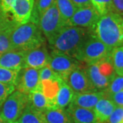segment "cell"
Instances as JSON below:
<instances>
[{"instance_id": "cell-1", "label": "cell", "mask_w": 123, "mask_h": 123, "mask_svg": "<svg viewBox=\"0 0 123 123\" xmlns=\"http://www.w3.org/2000/svg\"><path fill=\"white\" fill-rule=\"evenodd\" d=\"M92 36L90 28L65 26L49 45L53 51L64 53L74 58L80 49Z\"/></svg>"}, {"instance_id": "cell-2", "label": "cell", "mask_w": 123, "mask_h": 123, "mask_svg": "<svg viewBox=\"0 0 123 123\" xmlns=\"http://www.w3.org/2000/svg\"><path fill=\"white\" fill-rule=\"evenodd\" d=\"M123 16L110 12L101 16L92 28L93 36L111 49L123 46Z\"/></svg>"}, {"instance_id": "cell-3", "label": "cell", "mask_w": 123, "mask_h": 123, "mask_svg": "<svg viewBox=\"0 0 123 123\" xmlns=\"http://www.w3.org/2000/svg\"><path fill=\"white\" fill-rule=\"evenodd\" d=\"M10 39L13 50L25 52L44 44L43 34L34 23L17 24L12 31Z\"/></svg>"}, {"instance_id": "cell-4", "label": "cell", "mask_w": 123, "mask_h": 123, "mask_svg": "<svg viewBox=\"0 0 123 123\" xmlns=\"http://www.w3.org/2000/svg\"><path fill=\"white\" fill-rule=\"evenodd\" d=\"M84 70L92 85L97 90L103 91L116 75L110 57H106L96 63L86 64Z\"/></svg>"}, {"instance_id": "cell-5", "label": "cell", "mask_w": 123, "mask_h": 123, "mask_svg": "<svg viewBox=\"0 0 123 123\" xmlns=\"http://www.w3.org/2000/svg\"><path fill=\"white\" fill-rule=\"evenodd\" d=\"M29 102V94L14 90L0 107V116L4 123L16 121L22 114Z\"/></svg>"}, {"instance_id": "cell-6", "label": "cell", "mask_w": 123, "mask_h": 123, "mask_svg": "<svg viewBox=\"0 0 123 123\" xmlns=\"http://www.w3.org/2000/svg\"><path fill=\"white\" fill-rule=\"evenodd\" d=\"M111 51L112 49L93 36L80 49L74 58L86 64H90L110 57Z\"/></svg>"}, {"instance_id": "cell-7", "label": "cell", "mask_w": 123, "mask_h": 123, "mask_svg": "<svg viewBox=\"0 0 123 123\" xmlns=\"http://www.w3.org/2000/svg\"><path fill=\"white\" fill-rule=\"evenodd\" d=\"M38 27L43 34L51 44L64 27L55 1L39 17Z\"/></svg>"}, {"instance_id": "cell-8", "label": "cell", "mask_w": 123, "mask_h": 123, "mask_svg": "<svg viewBox=\"0 0 123 123\" xmlns=\"http://www.w3.org/2000/svg\"><path fill=\"white\" fill-rule=\"evenodd\" d=\"M82 62L66 54L52 51L48 65L63 81L75 68L81 67Z\"/></svg>"}, {"instance_id": "cell-9", "label": "cell", "mask_w": 123, "mask_h": 123, "mask_svg": "<svg viewBox=\"0 0 123 123\" xmlns=\"http://www.w3.org/2000/svg\"><path fill=\"white\" fill-rule=\"evenodd\" d=\"M39 70L30 67L22 68L18 73L15 89L26 94L36 90H42Z\"/></svg>"}, {"instance_id": "cell-10", "label": "cell", "mask_w": 123, "mask_h": 123, "mask_svg": "<svg viewBox=\"0 0 123 123\" xmlns=\"http://www.w3.org/2000/svg\"><path fill=\"white\" fill-rule=\"evenodd\" d=\"M99 14L92 6L77 9L66 26H75L92 29L100 18Z\"/></svg>"}, {"instance_id": "cell-11", "label": "cell", "mask_w": 123, "mask_h": 123, "mask_svg": "<svg viewBox=\"0 0 123 123\" xmlns=\"http://www.w3.org/2000/svg\"><path fill=\"white\" fill-rule=\"evenodd\" d=\"M75 93H84L98 91L84 70V66L75 68L67 76L64 81Z\"/></svg>"}, {"instance_id": "cell-12", "label": "cell", "mask_w": 123, "mask_h": 123, "mask_svg": "<svg viewBox=\"0 0 123 123\" xmlns=\"http://www.w3.org/2000/svg\"><path fill=\"white\" fill-rule=\"evenodd\" d=\"M34 5V0H14L10 12L12 20L18 25L29 22L32 16Z\"/></svg>"}, {"instance_id": "cell-13", "label": "cell", "mask_w": 123, "mask_h": 123, "mask_svg": "<svg viewBox=\"0 0 123 123\" xmlns=\"http://www.w3.org/2000/svg\"><path fill=\"white\" fill-rule=\"evenodd\" d=\"M50 59L49 53L44 44L37 48L27 51L25 58L24 67H30L35 69H40L48 65Z\"/></svg>"}, {"instance_id": "cell-14", "label": "cell", "mask_w": 123, "mask_h": 123, "mask_svg": "<svg viewBox=\"0 0 123 123\" xmlns=\"http://www.w3.org/2000/svg\"><path fill=\"white\" fill-rule=\"evenodd\" d=\"M26 52L12 50L0 55V66L10 70L19 71L25 66Z\"/></svg>"}, {"instance_id": "cell-15", "label": "cell", "mask_w": 123, "mask_h": 123, "mask_svg": "<svg viewBox=\"0 0 123 123\" xmlns=\"http://www.w3.org/2000/svg\"><path fill=\"white\" fill-rule=\"evenodd\" d=\"M66 111L73 123H98L93 110L78 107L70 103Z\"/></svg>"}, {"instance_id": "cell-16", "label": "cell", "mask_w": 123, "mask_h": 123, "mask_svg": "<svg viewBox=\"0 0 123 123\" xmlns=\"http://www.w3.org/2000/svg\"><path fill=\"white\" fill-rule=\"evenodd\" d=\"M105 97V93L104 91L75 93L71 103L78 107L93 110L98 101Z\"/></svg>"}, {"instance_id": "cell-17", "label": "cell", "mask_w": 123, "mask_h": 123, "mask_svg": "<svg viewBox=\"0 0 123 123\" xmlns=\"http://www.w3.org/2000/svg\"><path fill=\"white\" fill-rule=\"evenodd\" d=\"M61 82L62 79L60 78L51 80H44L41 81L42 92L47 98L48 103V109L56 108L55 100L58 91L60 90Z\"/></svg>"}, {"instance_id": "cell-18", "label": "cell", "mask_w": 123, "mask_h": 123, "mask_svg": "<svg viewBox=\"0 0 123 123\" xmlns=\"http://www.w3.org/2000/svg\"><path fill=\"white\" fill-rule=\"evenodd\" d=\"M116 106L107 97H103L98 101L93 109L98 123H105L107 121Z\"/></svg>"}, {"instance_id": "cell-19", "label": "cell", "mask_w": 123, "mask_h": 123, "mask_svg": "<svg viewBox=\"0 0 123 123\" xmlns=\"http://www.w3.org/2000/svg\"><path fill=\"white\" fill-rule=\"evenodd\" d=\"M18 122L19 123H47L44 112L35 109L30 102H28Z\"/></svg>"}, {"instance_id": "cell-20", "label": "cell", "mask_w": 123, "mask_h": 123, "mask_svg": "<svg viewBox=\"0 0 123 123\" xmlns=\"http://www.w3.org/2000/svg\"><path fill=\"white\" fill-rule=\"evenodd\" d=\"M74 95L75 92L72 90V88L65 81L62 80L60 90L55 100L56 108L65 109L72 103Z\"/></svg>"}, {"instance_id": "cell-21", "label": "cell", "mask_w": 123, "mask_h": 123, "mask_svg": "<svg viewBox=\"0 0 123 123\" xmlns=\"http://www.w3.org/2000/svg\"><path fill=\"white\" fill-rule=\"evenodd\" d=\"M44 114L47 123H73L65 109H48Z\"/></svg>"}, {"instance_id": "cell-22", "label": "cell", "mask_w": 123, "mask_h": 123, "mask_svg": "<svg viewBox=\"0 0 123 123\" xmlns=\"http://www.w3.org/2000/svg\"><path fill=\"white\" fill-rule=\"evenodd\" d=\"M58 11L64 27L74 14L77 8L71 0H55Z\"/></svg>"}, {"instance_id": "cell-23", "label": "cell", "mask_w": 123, "mask_h": 123, "mask_svg": "<svg viewBox=\"0 0 123 123\" xmlns=\"http://www.w3.org/2000/svg\"><path fill=\"white\" fill-rule=\"evenodd\" d=\"M29 102L35 109L44 112L48 109V103L41 90L34 91L29 94Z\"/></svg>"}, {"instance_id": "cell-24", "label": "cell", "mask_w": 123, "mask_h": 123, "mask_svg": "<svg viewBox=\"0 0 123 123\" xmlns=\"http://www.w3.org/2000/svg\"><path fill=\"white\" fill-rule=\"evenodd\" d=\"M110 57L116 73L123 76V46L113 49Z\"/></svg>"}, {"instance_id": "cell-25", "label": "cell", "mask_w": 123, "mask_h": 123, "mask_svg": "<svg viewBox=\"0 0 123 123\" xmlns=\"http://www.w3.org/2000/svg\"><path fill=\"white\" fill-rule=\"evenodd\" d=\"M16 25L8 28L0 33V55L13 50L11 44L10 35L14 27Z\"/></svg>"}, {"instance_id": "cell-26", "label": "cell", "mask_w": 123, "mask_h": 123, "mask_svg": "<svg viewBox=\"0 0 123 123\" xmlns=\"http://www.w3.org/2000/svg\"><path fill=\"white\" fill-rule=\"evenodd\" d=\"M91 3L100 16L114 12L112 0H91Z\"/></svg>"}, {"instance_id": "cell-27", "label": "cell", "mask_w": 123, "mask_h": 123, "mask_svg": "<svg viewBox=\"0 0 123 123\" xmlns=\"http://www.w3.org/2000/svg\"><path fill=\"white\" fill-rule=\"evenodd\" d=\"M121 90H123V76L116 74L108 87L103 91L105 93V97H109Z\"/></svg>"}, {"instance_id": "cell-28", "label": "cell", "mask_w": 123, "mask_h": 123, "mask_svg": "<svg viewBox=\"0 0 123 123\" xmlns=\"http://www.w3.org/2000/svg\"><path fill=\"white\" fill-rule=\"evenodd\" d=\"M18 73V71L10 70L0 66V82L15 86Z\"/></svg>"}, {"instance_id": "cell-29", "label": "cell", "mask_w": 123, "mask_h": 123, "mask_svg": "<svg viewBox=\"0 0 123 123\" xmlns=\"http://www.w3.org/2000/svg\"><path fill=\"white\" fill-rule=\"evenodd\" d=\"M15 90V86L12 84H4L0 82V107L6 99Z\"/></svg>"}, {"instance_id": "cell-30", "label": "cell", "mask_w": 123, "mask_h": 123, "mask_svg": "<svg viewBox=\"0 0 123 123\" xmlns=\"http://www.w3.org/2000/svg\"><path fill=\"white\" fill-rule=\"evenodd\" d=\"M39 74L40 79L41 81L44 80H51L60 78L49 65H47L40 68L39 70Z\"/></svg>"}, {"instance_id": "cell-31", "label": "cell", "mask_w": 123, "mask_h": 123, "mask_svg": "<svg viewBox=\"0 0 123 123\" xmlns=\"http://www.w3.org/2000/svg\"><path fill=\"white\" fill-rule=\"evenodd\" d=\"M55 0H38L35 4L38 17H40L44 12L50 8Z\"/></svg>"}, {"instance_id": "cell-32", "label": "cell", "mask_w": 123, "mask_h": 123, "mask_svg": "<svg viewBox=\"0 0 123 123\" xmlns=\"http://www.w3.org/2000/svg\"><path fill=\"white\" fill-rule=\"evenodd\" d=\"M17 23L12 19H10L8 15L4 14L0 10V33L5 30L16 25Z\"/></svg>"}, {"instance_id": "cell-33", "label": "cell", "mask_w": 123, "mask_h": 123, "mask_svg": "<svg viewBox=\"0 0 123 123\" xmlns=\"http://www.w3.org/2000/svg\"><path fill=\"white\" fill-rule=\"evenodd\" d=\"M123 120V107H116L107 120L108 123H120Z\"/></svg>"}, {"instance_id": "cell-34", "label": "cell", "mask_w": 123, "mask_h": 123, "mask_svg": "<svg viewBox=\"0 0 123 123\" xmlns=\"http://www.w3.org/2000/svg\"><path fill=\"white\" fill-rule=\"evenodd\" d=\"M106 97L109 98L110 100H111L116 107H123V90H121L112 95Z\"/></svg>"}, {"instance_id": "cell-35", "label": "cell", "mask_w": 123, "mask_h": 123, "mask_svg": "<svg viewBox=\"0 0 123 123\" xmlns=\"http://www.w3.org/2000/svg\"><path fill=\"white\" fill-rule=\"evenodd\" d=\"M14 0H0V10L8 16Z\"/></svg>"}, {"instance_id": "cell-36", "label": "cell", "mask_w": 123, "mask_h": 123, "mask_svg": "<svg viewBox=\"0 0 123 123\" xmlns=\"http://www.w3.org/2000/svg\"><path fill=\"white\" fill-rule=\"evenodd\" d=\"M114 12L123 16V0H112Z\"/></svg>"}, {"instance_id": "cell-37", "label": "cell", "mask_w": 123, "mask_h": 123, "mask_svg": "<svg viewBox=\"0 0 123 123\" xmlns=\"http://www.w3.org/2000/svg\"><path fill=\"white\" fill-rule=\"evenodd\" d=\"M71 1L77 8L86 7L88 6H92L91 0H71Z\"/></svg>"}, {"instance_id": "cell-38", "label": "cell", "mask_w": 123, "mask_h": 123, "mask_svg": "<svg viewBox=\"0 0 123 123\" xmlns=\"http://www.w3.org/2000/svg\"><path fill=\"white\" fill-rule=\"evenodd\" d=\"M19 123L18 122L17 120H16V121H12V122H9V123Z\"/></svg>"}, {"instance_id": "cell-39", "label": "cell", "mask_w": 123, "mask_h": 123, "mask_svg": "<svg viewBox=\"0 0 123 123\" xmlns=\"http://www.w3.org/2000/svg\"><path fill=\"white\" fill-rule=\"evenodd\" d=\"M0 123H4L3 120H2V119H1V116H0Z\"/></svg>"}, {"instance_id": "cell-40", "label": "cell", "mask_w": 123, "mask_h": 123, "mask_svg": "<svg viewBox=\"0 0 123 123\" xmlns=\"http://www.w3.org/2000/svg\"><path fill=\"white\" fill-rule=\"evenodd\" d=\"M122 25H123V21H122Z\"/></svg>"}, {"instance_id": "cell-41", "label": "cell", "mask_w": 123, "mask_h": 123, "mask_svg": "<svg viewBox=\"0 0 123 123\" xmlns=\"http://www.w3.org/2000/svg\"><path fill=\"white\" fill-rule=\"evenodd\" d=\"M38 1V0H34V2H35V4H36V2Z\"/></svg>"}, {"instance_id": "cell-42", "label": "cell", "mask_w": 123, "mask_h": 123, "mask_svg": "<svg viewBox=\"0 0 123 123\" xmlns=\"http://www.w3.org/2000/svg\"><path fill=\"white\" fill-rule=\"evenodd\" d=\"M123 123V122H121V123Z\"/></svg>"}, {"instance_id": "cell-43", "label": "cell", "mask_w": 123, "mask_h": 123, "mask_svg": "<svg viewBox=\"0 0 123 123\" xmlns=\"http://www.w3.org/2000/svg\"><path fill=\"white\" fill-rule=\"evenodd\" d=\"M122 122H123V121H122Z\"/></svg>"}]
</instances>
